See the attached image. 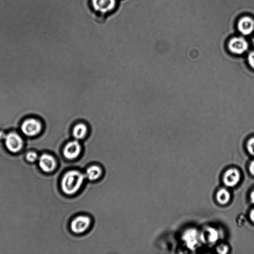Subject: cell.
Masks as SVG:
<instances>
[{"mask_svg":"<svg viewBox=\"0 0 254 254\" xmlns=\"http://www.w3.org/2000/svg\"><path fill=\"white\" fill-rule=\"evenodd\" d=\"M85 174L81 171L72 170L67 171L61 181V189L64 194L73 195L80 190L85 179Z\"/></svg>","mask_w":254,"mask_h":254,"instance_id":"6da1fadb","label":"cell"},{"mask_svg":"<svg viewBox=\"0 0 254 254\" xmlns=\"http://www.w3.org/2000/svg\"><path fill=\"white\" fill-rule=\"evenodd\" d=\"M5 145L9 152L16 154L24 148V142L21 136L15 132H11L5 135Z\"/></svg>","mask_w":254,"mask_h":254,"instance_id":"7a4b0ae2","label":"cell"},{"mask_svg":"<svg viewBox=\"0 0 254 254\" xmlns=\"http://www.w3.org/2000/svg\"><path fill=\"white\" fill-rule=\"evenodd\" d=\"M38 166L43 172L48 174L56 170L57 162L53 155L45 153L38 159Z\"/></svg>","mask_w":254,"mask_h":254,"instance_id":"3957f363","label":"cell"},{"mask_svg":"<svg viewBox=\"0 0 254 254\" xmlns=\"http://www.w3.org/2000/svg\"><path fill=\"white\" fill-rule=\"evenodd\" d=\"M91 219L88 216H79L74 219L70 224L72 231L77 234L86 232L91 224Z\"/></svg>","mask_w":254,"mask_h":254,"instance_id":"277c9868","label":"cell"},{"mask_svg":"<svg viewBox=\"0 0 254 254\" xmlns=\"http://www.w3.org/2000/svg\"><path fill=\"white\" fill-rule=\"evenodd\" d=\"M21 128L22 133L25 135L32 137L41 133L42 125L38 120L34 119H30L24 121Z\"/></svg>","mask_w":254,"mask_h":254,"instance_id":"5b68a950","label":"cell"},{"mask_svg":"<svg viewBox=\"0 0 254 254\" xmlns=\"http://www.w3.org/2000/svg\"><path fill=\"white\" fill-rule=\"evenodd\" d=\"M93 9L101 15L112 12L116 6V0H91Z\"/></svg>","mask_w":254,"mask_h":254,"instance_id":"8992f818","label":"cell"},{"mask_svg":"<svg viewBox=\"0 0 254 254\" xmlns=\"http://www.w3.org/2000/svg\"><path fill=\"white\" fill-rule=\"evenodd\" d=\"M82 149V147L79 141L75 139L65 145L63 150V154L65 159L73 160L79 157Z\"/></svg>","mask_w":254,"mask_h":254,"instance_id":"52a82bcc","label":"cell"},{"mask_svg":"<svg viewBox=\"0 0 254 254\" xmlns=\"http://www.w3.org/2000/svg\"><path fill=\"white\" fill-rule=\"evenodd\" d=\"M247 42L242 38H233L228 44L230 51L234 54H241L248 49Z\"/></svg>","mask_w":254,"mask_h":254,"instance_id":"ba28073f","label":"cell"},{"mask_svg":"<svg viewBox=\"0 0 254 254\" xmlns=\"http://www.w3.org/2000/svg\"><path fill=\"white\" fill-rule=\"evenodd\" d=\"M240 179V174L235 168L230 169L225 173L224 181L228 187H232L237 185Z\"/></svg>","mask_w":254,"mask_h":254,"instance_id":"9c48e42d","label":"cell"},{"mask_svg":"<svg viewBox=\"0 0 254 254\" xmlns=\"http://www.w3.org/2000/svg\"><path fill=\"white\" fill-rule=\"evenodd\" d=\"M199 233L196 229H190L184 234L183 239L187 247L194 249L197 245L199 240Z\"/></svg>","mask_w":254,"mask_h":254,"instance_id":"30bf717a","label":"cell"},{"mask_svg":"<svg viewBox=\"0 0 254 254\" xmlns=\"http://www.w3.org/2000/svg\"><path fill=\"white\" fill-rule=\"evenodd\" d=\"M88 133V127L84 123H77L74 127L72 131L73 137L77 141L84 139Z\"/></svg>","mask_w":254,"mask_h":254,"instance_id":"8fae6325","label":"cell"},{"mask_svg":"<svg viewBox=\"0 0 254 254\" xmlns=\"http://www.w3.org/2000/svg\"><path fill=\"white\" fill-rule=\"evenodd\" d=\"M239 29L243 34H251L254 29V22L250 17L246 16L242 18L239 23Z\"/></svg>","mask_w":254,"mask_h":254,"instance_id":"7c38bea8","label":"cell"},{"mask_svg":"<svg viewBox=\"0 0 254 254\" xmlns=\"http://www.w3.org/2000/svg\"><path fill=\"white\" fill-rule=\"evenodd\" d=\"M103 174L101 167L97 165H92L88 167L86 172V177L90 181H93L99 179Z\"/></svg>","mask_w":254,"mask_h":254,"instance_id":"4fadbf2b","label":"cell"},{"mask_svg":"<svg viewBox=\"0 0 254 254\" xmlns=\"http://www.w3.org/2000/svg\"><path fill=\"white\" fill-rule=\"evenodd\" d=\"M217 199L220 204L222 205L226 204L230 199V193L226 189H222L217 193Z\"/></svg>","mask_w":254,"mask_h":254,"instance_id":"5bb4252c","label":"cell"},{"mask_svg":"<svg viewBox=\"0 0 254 254\" xmlns=\"http://www.w3.org/2000/svg\"><path fill=\"white\" fill-rule=\"evenodd\" d=\"M25 159L28 163L33 164L38 160V155L36 152L30 150L26 154Z\"/></svg>","mask_w":254,"mask_h":254,"instance_id":"9a60e30c","label":"cell"},{"mask_svg":"<svg viewBox=\"0 0 254 254\" xmlns=\"http://www.w3.org/2000/svg\"><path fill=\"white\" fill-rule=\"evenodd\" d=\"M208 230V237L209 241L211 243L217 241L219 239V233L217 230L213 228H209Z\"/></svg>","mask_w":254,"mask_h":254,"instance_id":"2e32d148","label":"cell"},{"mask_svg":"<svg viewBox=\"0 0 254 254\" xmlns=\"http://www.w3.org/2000/svg\"><path fill=\"white\" fill-rule=\"evenodd\" d=\"M247 146L249 152L254 156V137L248 141Z\"/></svg>","mask_w":254,"mask_h":254,"instance_id":"e0dca14e","label":"cell"},{"mask_svg":"<svg viewBox=\"0 0 254 254\" xmlns=\"http://www.w3.org/2000/svg\"><path fill=\"white\" fill-rule=\"evenodd\" d=\"M248 61L250 65L254 69V51L250 53L248 56Z\"/></svg>","mask_w":254,"mask_h":254,"instance_id":"ac0fdd59","label":"cell"},{"mask_svg":"<svg viewBox=\"0 0 254 254\" xmlns=\"http://www.w3.org/2000/svg\"><path fill=\"white\" fill-rule=\"evenodd\" d=\"M228 248L226 245H222L219 246L217 249V251L221 254H226L227 253Z\"/></svg>","mask_w":254,"mask_h":254,"instance_id":"d6986e66","label":"cell"},{"mask_svg":"<svg viewBox=\"0 0 254 254\" xmlns=\"http://www.w3.org/2000/svg\"><path fill=\"white\" fill-rule=\"evenodd\" d=\"M249 170L250 173L254 176V160L250 164Z\"/></svg>","mask_w":254,"mask_h":254,"instance_id":"ffe728a7","label":"cell"},{"mask_svg":"<svg viewBox=\"0 0 254 254\" xmlns=\"http://www.w3.org/2000/svg\"><path fill=\"white\" fill-rule=\"evenodd\" d=\"M250 217L251 221L254 223V209L251 211Z\"/></svg>","mask_w":254,"mask_h":254,"instance_id":"44dd1931","label":"cell"},{"mask_svg":"<svg viewBox=\"0 0 254 254\" xmlns=\"http://www.w3.org/2000/svg\"><path fill=\"white\" fill-rule=\"evenodd\" d=\"M250 198L252 203L254 204V190L251 193L250 195Z\"/></svg>","mask_w":254,"mask_h":254,"instance_id":"7402d4cb","label":"cell"}]
</instances>
